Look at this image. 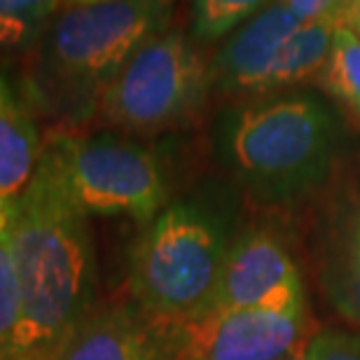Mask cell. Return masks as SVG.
Segmentation results:
<instances>
[{"label": "cell", "mask_w": 360, "mask_h": 360, "mask_svg": "<svg viewBox=\"0 0 360 360\" xmlns=\"http://www.w3.org/2000/svg\"><path fill=\"white\" fill-rule=\"evenodd\" d=\"M10 239L21 304L14 360H59L96 309V248L89 215L68 199L45 155L14 199Z\"/></svg>", "instance_id": "1"}, {"label": "cell", "mask_w": 360, "mask_h": 360, "mask_svg": "<svg viewBox=\"0 0 360 360\" xmlns=\"http://www.w3.org/2000/svg\"><path fill=\"white\" fill-rule=\"evenodd\" d=\"M174 5L162 0L63 3L38 45L26 101L49 112L89 117L101 94L139 49L169 31Z\"/></svg>", "instance_id": "2"}, {"label": "cell", "mask_w": 360, "mask_h": 360, "mask_svg": "<svg viewBox=\"0 0 360 360\" xmlns=\"http://www.w3.org/2000/svg\"><path fill=\"white\" fill-rule=\"evenodd\" d=\"M218 157L250 197L290 204L328 178L337 148L330 108L309 91H281L227 108L215 127Z\"/></svg>", "instance_id": "3"}, {"label": "cell", "mask_w": 360, "mask_h": 360, "mask_svg": "<svg viewBox=\"0 0 360 360\" xmlns=\"http://www.w3.org/2000/svg\"><path fill=\"white\" fill-rule=\"evenodd\" d=\"M232 239V213L215 194L169 201L129 253L134 304L157 326L199 316L218 288Z\"/></svg>", "instance_id": "4"}, {"label": "cell", "mask_w": 360, "mask_h": 360, "mask_svg": "<svg viewBox=\"0 0 360 360\" xmlns=\"http://www.w3.org/2000/svg\"><path fill=\"white\" fill-rule=\"evenodd\" d=\"M213 63L192 35L164 31L146 42L101 94L98 115L127 134H160L187 124L206 103Z\"/></svg>", "instance_id": "5"}, {"label": "cell", "mask_w": 360, "mask_h": 360, "mask_svg": "<svg viewBox=\"0 0 360 360\" xmlns=\"http://www.w3.org/2000/svg\"><path fill=\"white\" fill-rule=\"evenodd\" d=\"M45 160L84 215L131 218L148 225L169 204V180L153 150L115 134H59Z\"/></svg>", "instance_id": "6"}, {"label": "cell", "mask_w": 360, "mask_h": 360, "mask_svg": "<svg viewBox=\"0 0 360 360\" xmlns=\"http://www.w3.org/2000/svg\"><path fill=\"white\" fill-rule=\"evenodd\" d=\"M337 26H304L288 3L264 5L222 42L213 59V84L225 94L269 96L319 77Z\"/></svg>", "instance_id": "7"}, {"label": "cell", "mask_w": 360, "mask_h": 360, "mask_svg": "<svg viewBox=\"0 0 360 360\" xmlns=\"http://www.w3.org/2000/svg\"><path fill=\"white\" fill-rule=\"evenodd\" d=\"M157 328L171 360H285L302 351L307 302L204 311L185 323Z\"/></svg>", "instance_id": "8"}, {"label": "cell", "mask_w": 360, "mask_h": 360, "mask_svg": "<svg viewBox=\"0 0 360 360\" xmlns=\"http://www.w3.org/2000/svg\"><path fill=\"white\" fill-rule=\"evenodd\" d=\"M300 302H307L304 281L290 250L269 227L253 225L234 234L218 288L204 311H232Z\"/></svg>", "instance_id": "9"}, {"label": "cell", "mask_w": 360, "mask_h": 360, "mask_svg": "<svg viewBox=\"0 0 360 360\" xmlns=\"http://www.w3.org/2000/svg\"><path fill=\"white\" fill-rule=\"evenodd\" d=\"M59 360H171L162 330L136 304L96 307Z\"/></svg>", "instance_id": "10"}, {"label": "cell", "mask_w": 360, "mask_h": 360, "mask_svg": "<svg viewBox=\"0 0 360 360\" xmlns=\"http://www.w3.org/2000/svg\"><path fill=\"white\" fill-rule=\"evenodd\" d=\"M45 143L28 101L0 75V194L17 199L40 167Z\"/></svg>", "instance_id": "11"}, {"label": "cell", "mask_w": 360, "mask_h": 360, "mask_svg": "<svg viewBox=\"0 0 360 360\" xmlns=\"http://www.w3.org/2000/svg\"><path fill=\"white\" fill-rule=\"evenodd\" d=\"M321 283L337 311L360 328V201L333 229Z\"/></svg>", "instance_id": "12"}, {"label": "cell", "mask_w": 360, "mask_h": 360, "mask_svg": "<svg viewBox=\"0 0 360 360\" xmlns=\"http://www.w3.org/2000/svg\"><path fill=\"white\" fill-rule=\"evenodd\" d=\"M319 80L337 103L360 120V38L349 26L335 28L333 47Z\"/></svg>", "instance_id": "13"}, {"label": "cell", "mask_w": 360, "mask_h": 360, "mask_svg": "<svg viewBox=\"0 0 360 360\" xmlns=\"http://www.w3.org/2000/svg\"><path fill=\"white\" fill-rule=\"evenodd\" d=\"M63 3L42 0H0V47L19 49L40 45Z\"/></svg>", "instance_id": "14"}, {"label": "cell", "mask_w": 360, "mask_h": 360, "mask_svg": "<svg viewBox=\"0 0 360 360\" xmlns=\"http://www.w3.org/2000/svg\"><path fill=\"white\" fill-rule=\"evenodd\" d=\"M264 7L260 0H199L192 5V40L213 42L232 35Z\"/></svg>", "instance_id": "15"}, {"label": "cell", "mask_w": 360, "mask_h": 360, "mask_svg": "<svg viewBox=\"0 0 360 360\" xmlns=\"http://www.w3.org/2000/svg\"><path fill=\"white\" fill-rule=\"evenodd\" d=\"M21 321L19 281L12 255L10 232L0 234V360H14Z\"/></svg>", "instance_id": "16"}, {"label": "cell", "mask_w": 360, "mask_h": 360, "mask_svg": "<svg viewBox=\"0 0 360 360\" xmlns=\"http://www.w3.org/2000/svg\"><path fill=\"white\" fill-rule=\"evenodd\" d=\"M304 360H360V335L326 330L304 344Z\"/></svg>", "instance_id": "17"}, {"label": "cell", "mask_w": 360, "mask_h": 360, "mask_svg": "<svg viewBox=\"0 0 360 360\" xmlns=\"http://www.w3.org/2000/svg\"><path fill=\"white\" fill-rule=\"evenodd\" d=\"M342 24L349 26L358 38H360V0L356 3H347L344 5V14H342Z\"/></svg>", "instance_id": "18"}, {"label": "cell", "mask_w": 360, "mask_h": 360, "mask_svg": "<svg viewBox=\"0 0 360 360\" xmlns=\"http://www.w3.org/2000/svg\"><path fill=\"white\" fill-rule=\"evenodd\" d=\"M12 213H14V199H7V197L0 194V234L10 232Z\"/></svg>", "instance_id": "19"}, {"label": "cell", "mask_w": 360, "mask_h": 360, "mask_svg": "<svg viewBox=\"0 0 360 360\" xmlns=\"http://www.w3.org/2000/svg\"><path fill=\"white\" fill-rule=\"evenodd\" d=\"M285 360H304V349H302L300 354H295V356H290V358H285Z\"/></svg>", "instance_id": "20"}]
</instances>
